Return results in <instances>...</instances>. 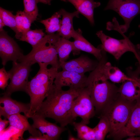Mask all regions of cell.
<instances>
[{
    "label": "cell",
    "mask_w": 140,
    "mask_h": 140,
    "mask_svg": "<svg viewBox=\"0 0 140 140\" xmlns=\"http://www.w3.org/2000/svg\"><path fill=\"white\" fill-rule=\"evenodd\" d=\"M12 64V68L8 71L10 82L4 94L10 96L15 92H25L31 66L24 62H13Z\"/></svg>",
    "instance_id": "obj_9"
},
{
    "label": "cell",
    "mask_w": 140,
    "mask_h": 140,
    "mask_svg": "<svg viewBox=\"0 0 140 140\" xmlns=\"http://www.w3.org/2000/svg\"><path fill=\"white\" fill-rule=\"evenodd\" d=\"M10 78V75L4 66L0 69V88L4 90L8 86V81Z\"/></svg>",
    "instance_id": "obj_30"
},
{
    "label": "cell",
    "mask_w": 140,
    "mask_h": 140,
    "mask_svg": "<svg viewBox=\"0 0 140 140\" xmlns=\"http://www.w3.org/2000/svg\"><path fill=\"white\" fill-rule=\"evenodd\" d=\"M61 16L59 11L55 12L51 17L40 21V22L44 25L45 31L48 34L59 31L61 25V20L60 19Z\"/></svg>",
    "instance_id": "obj_24"
},
{
    "label": "cell",
    "mask_w": 140,
    "mask_h": 140,
    "mask_svg": "<svg viewBox=\"0 0 140 140\" xmlns=\"http://www.w3.org/2000/svg\"><path fill=\"white\" fill-rule=\"evenodd\" d=\"M61 37L58 33L45 35L38 44L32 47L29 53L24 55L18 61L31 66L36 63H44L59 69L60 67L57 48Z\"/></svg>",
    "instance_id": "obj_4"
},
{
    "label": "cell",
    "mask_w": 140,
    "mask_h": 140,
    "mask_svg": "<svg viewBox=\"0 0 140 140\" xmlns=\"http://www.w3.org/2000/svg\"><path fill=\"white\" fill-rule=\"evenodd\" d=\"M82 34L79 29L75 31L73 37L74 39L73 41L74 47L73 55H78L80 51H82L92 54L99 61L102 57L104 51L101 45L95 47L83 37Z\"/></svg>",
    "instance_id": "obj_17"
},
{
    "label": "cell",
    "mask_w": 140,
    "mask_h": 140,
    "mask_svg": "<svg viewBox=\"0 0 140 140\" xmlns=\"http://www.w3.org/2000/svg\"><path fill=\"white\" fill-rule=\"evenodd\" d=\"M28 118L25 115H21L20 113L11 115L7 118L10 126L23 132L27 130L33 136L42 135V133L40 131L30 124L27 120Z\"/></svg>",
    "instance_id": "obj_20"
},
{
    "label": "cell",
    "mask_w": 140,
    "mask_h": 140,
    "mask_svg": "<svg viewBox=\"0 0 140 140\" xmlns=\"http://www.w3.org/2000/svg\"><path fill=\"white\" fill-rule=\"evenodd\" d=\"M30 118L33 121L32 126L38 129L43 134L47 135L51 140L58 139L61 134L67 130L65 127H59L48 121L45 118L38 114H34Z\"/></svg>",
    "instance_id": "obj_15"
},
{
    "label": "cell",
    "mask_w": 140,
    "mask_h": 140,
    "mask_svg": "<svg viewBox=\"0 0 140 140\" xmlns=\"http://www.w3.org/2000/svg\"><path fill=\"white\" fill-rule=\"evenodd\" d=\"M137 82L138 85L140 88V78H138L137 79Z\"/></svg>",
    "instance_id": "obj_38"
},
{
    "label": "cell",
    "mask_w": 140,
    "mask_h": 140,
    "mask_svg": "<svg viewBox=\"0 0 140 140\" xmlns=\"http://www.w3.org/2000/svg\"><path fill=\"white\" fill-rule=\"evenodd\" d=\"M93 129L95 140H104L110 130V124L107 117L104 115H101L98 123Z\"/></svg>",
    "instance_id": "obj_26"
},
{
    "label": "cell",
    "mask_w": 140,
    "mask_h": 140,
    "mask_svg": "<svg viewBox=\"0 0 140 140\" xmlns=\"http://www.w3.org/2000/svg\"><path fill=\"white\" fill-rule=\"evenodd\" d=\"M103 72L106 79L114 83H122L130 78L118 68L112 66L107 61L103 66Z\"/></svg>",
    "instance_id": "obj_21"
},
{
    "label": "cell",
    "mask_w": 140,
    "mask_h": 140,
    "mask_svg": "<svg viewBox=\"0 0 140 140\" xmlns=\"http://www.w3.org/2000/svg\"><path fill=\"white\" fill-rule=\"evenodd\" d=\"M15 41L4 29L0 31V56L3 66L9 61H19L23 56Z\"/></svg>",
    "instance_id": "obj_10"
},
{
    "label": "cell",
    "mask_w": 140,
    "mask_h": 140,
    "mask_svg": "<svg viewBox=\"0 0 140 140\" xmlns=\"http://www.w3.org/2000/svg\"><path fill=\"white\" fill-rule=\"evenodd\" d=\"M68 140H80L78 138H76L73 136L70 131L68 132Z\"/></svg>",
    "instance_id": "obj_33"
},
{
    "label": "cell",
    "mask_w": 140,
    "mask_h": 140,
    "mask_svg": "<svg viewBox=\"0 0 140 140\" xmlns=\"http://www.w3.org/2000/svg\"><path fill=\"white\" fill-rule=\"evenodd\" d=\"M0 116L7 118L10 116L20 113H23L27 117L30 109V103L25 104L12 99L10 96L4 94L0 98Z\"/></svg>",
    "instance_id": "obj_16"
},
{
    "label": "cell",
    "mask_w": 140,
    "mask_h": 140,
    "mask_svg": "<svg viewBox=\"0 0 140 140\" xmlns=\"http://www.w3.org/2000/svg\"><path fill=\"white\" fill-rule=\"evenodd\" d=\"M107 61L106 52H104L96 67L87 77L86 83L95 113L101 114L118 96V88L107 80L103 73V67Z\"/></svg>",
    "instance_id": "obj_2"
},
{
    "label": "cell",
    "mask_w": 140,
    "mask_h": 140,
    "mask_svg": "<svg viewBox=\"0 0 140 140\" xmlns=\"http://www.w3.org/2000/svg\"><path fill=\"white\" fill-rule=\"evenodd\" d=\"M121 34L124 38L119 40L107 36L102 30L97 32L96 34L101 41V45L104 50L111 54L117 60L128 52H133L135 55L138 47V44L134 45L123 33Z\"/></svg>",
    "instance_id": "obj_7"
},
{
    "label": "cell",
    "mask_w": 140,
    "mask_h": 140,
    "mask_svg": "<svg viewBox=\"0 0 140 140\" xmlns=\"http://www.w3.org/2000/svg\"><path fill=\"white\" fill-rule=\"evenodd\" d=\"M74 51L73 41L61 37L59 41L57 52L59 63L66 61L71 53Z\"/></svg>",
    "instance_id": "obj_22"
},
{
    "label": "cell",
    "mask_w": 140,
    "mask_h": 140,
    "mask_svg": "<svg viewBox=\"0 0 140 140\" xmlns=\"http://www.w3.org/2000/svg\"><path fill=\"white\" fill-rule=\"evenodd\" d=\"M38 3H41L44 4L50 5L51 0H37Z\"/></svg>",
    "instance_id": "obj_34"
},
{
    "label": "cell",
    "mask_w": 140,
    "mask_h": 140,
    "mask_svg": "<svg viewBox=\"0 0 140 140\" xmlns=\"http://www.w3.org/2000/svg\"><path fill=\"white\" fill-rule=\"evenodd\" d=\"M95 113L94 104L85 87L81 90L73 101L71 111V124L77 117H79L82 118L81 121L87 125Z\"/></svg>",
    "instance_id": "obj_8"
},
{
    "label": "cell",
    "mask_w": 140,
    "mask_h": 140,
    "mask_svg": "<svg viewBox=\"0 0 140 140\" xmlns=\"http://www.w3.org/2000/svg\"><path fill=\"white\" fill-rule=\"evenodd\" d=\"M24 12L32 23L36 20L38 15V3L37 0H23Z\"/></svg>",
    "instance_id": "obj_29"
},
{
    "label": "cell",
    "mask_w": 140,
    "mask_h": 140,
    "mask_svg": "<svg viewBox=\"0 0 140 140\" xmlns=\"http://www.w3.org/2000/svg\"><path fill=\"white\" fill-rule=\"evenodd\" d=\"M127 75L129 79L122 83L118 88L119 96L127 101L133 102L140 98V88L137 82V79L140 77V66H138L135 71L132 70L131 67L127 69Z\"/></svg>",
    "instance_id": "obj_11"
},
{
    "label": "cell",
    "mask_w": 140,
    "mask_h": 140,
    "mask_svg": "<svg viewBox=\"0 0 140 140\" xmlns=\"http://www.w3.org/2000/svg\"><path fill=\"white\" fill-rule=\"evenodd\" d=\"M59 11L62 18L60 29L58 33L61 37L69 40L73 38L75 31L73 27V18L75 17L79 18L80 13L77 11L70 13L63 9H61Z\"/></svg>",
    "instance_id": "obj_19"
},
{
    "label": "cell",
    "mask_w": 140,
    "mask_h": 140,
    "mask_svg": "<svg viewBox=\"0 0 140 140\" xmlns=\"http://www.w3.org/2000/svg\"><path fill=\"white\" fill-rule=\"evenodd\" d=\"M136 101H127L118 95L101 114L109 121L110 127L109 137L116 139L127 124Z\"/></svg>",
    "instance_id": "obj_5"
},
{
    "label": "cell",
    "mask_w": 140,
    "mask_h": 140,
    "mask_svg": "<svg viewBox=\"0 0 140 140\" xmlns=\"http://www.w3.org/2000/svg\"><path fill=\"white\" fill-rule=\"evenodd\" d=\"M45 35L42 30L30 29L21 37L19 40L31 44L32 47L38 44Z\"/></svg>",
    "instance_id": "obj_27"
},
{
    "label": "cell",
    "mask_w": 140,
    "mask_h": 140,
    "mask_svg": "<svg viewBox=\"0 0 140 140\" xmlns=\"http://www.w3.org/2000/svg\"><path fill=\"white\" fill-rule=\"evenodd\" d=\"M9 123V120L6 119L2 120L0 117V132L2 133L5 130V128Z\"/></svg>",
    "instance_id": "obj_32"
},
{
    "label": "cell",
    "mask_w": 140,
    "mask_h": 140,
    "mask_svg": "<svg viewBox=\"0 0 140 140\" xmlns=\"http://www.w3.org/2000/svg\"><path fill=\"white\" fill-rule=\"evenodd\" d=\"M82 89L69 88L67 90H64L62 88L55 85L35 114L45 118H52L63 127L71 124L70 115L72 105Z\"/></svg>",
    "instance_id": "obj_1"
},
{
    "label": "cell",
    "mask_w": 140,
    "mask_h": 140,
    "mask_svg": "<svg viewBox=\"0 0 140 140\" xmlns=\"http://www.w3.org/2000/svg\"><path fill=\"white\" fill-rule=\"evenodd\" d=\"M105 10H111L117 12L123 19L124 24L119 25L115 18L110 22L109 30L118 31L121 34L127 32L135 17L140 14V0H109Z\"/></svg>",
    "instance_id": "obj_6"
},
{
    "label": "cell",
    "mask_w": 140,
    "mask_h": 140,
    "mask_svg": "<svg viewBox=\"0 0 140 140\" xmlns=\"http://www.w3.org/2000/svg\"><path fill=\"white\" fill-rule=\"evenodd\" d=\"M136 57L139 61V62H140V50L138 52Z\"/></svg>",
    "instance_id": "obj_37"
},
{
    "label": "cell",
    "mask_w": 140,
    "mask_h": 140,
    "mask_svg": "<svg viewBox=\"0 0 140 140\" xmlns=\"http://www.w3.org/2000/svg\"><path fill=\"white\" fill-rule=\"evenodd\" d=\"M72 124L77 131L78 138L80 140H95L93 128L88 127L81 121L80 122L74 121Z\"/></svg>",
    "instance_id": "obj_25"
},
{
    "label": "cell",
    "mask_w": 140,
    "mask_h": 140,
    "mask_svg": "<svg viewBox=\"0 0 140 140\" xmlns=\"http://www.w3.org/2000/svg\"><path fill=\"white\" fill-rule=\"evenodd\" d=\"M40 69L36 75L29 81L25 92L30 96V109L27 117L35 114L39 106L55 86L54 81L58 69L52 67L47 68L48 64L38 63Z\"/></svg>",
    "instance_id": "obj_3"
},
{
    "label": "cell",
    "mask_w": 140,
    "mask_h": 140,
    "mask_svg": "<svg viewBox=\"0 0 140 140\" xmlns=\"http://www.w3.org/2000/svg\"><path fill=\"white\" fill-rule=\"evenodd\" d=\"M0 17H1L5 25L9 27L15 33L16 38L18 35L15 18V16L12 12L0 7Z\"/></svg>",
    "instance_id": "obj_28"
},
{
    "label": "cell",
    "mask_w": 140,
    "mask_h": 140,
    "mask_svg": "<svg viewBox=\"0 0 140 140\" xmlns=\"http://www.w3.org/2000/svg\"><path fill=\"white\" fill-rule=\"evenodd\" d=\"M138 27L140 28V24L139 25Z\"/></svg>",
    "instance_id": "obj_39"
},
{
    "label": "cell",
    "mask_w": 140,
    "mask_h": 140,
    "mask_svg": "<svg viewBox=\"0 0 140 140\" xmlns=\"http://www.w3.org/2000/svg\"><path fill=\"white\" fill-rule=\"evenodd\" d=\"M126 140H140V137L136 136H132L128 137Z\"/></svg>",
    "instance_id": "obj_35"
},
{
    "label": "cell",
    "mask_w": 140,
    "mask_h": 140,
    "mask_svg": "<svg viewBox=\"0 0 140 140\" xmlns=\"http://www.w3.org/2000/svg\"><path fill=\"white\" fill-rule=\"evenodd\" d=\"M87 78L85 74L62 70L57 73L54 84L60 88L68 86L71 88L82 89L86 87Z\"/></svg>",
    "instance_id": "obj_12"
},
{
    "label": "cell",
    "mask_w": 140,
    "mask_h": 140,
    "mask_svg": "<svg viewBox=\"0 0 140 140\" xmlns=\"http://www.w3.org/2000/svg\"><path fill=\"white\" fill-rule=\"evenodd\" d=\"M138 136H140V98L136 101L127 124L116 140Z\"/></svg>",
    "instance_id": "obj_14"
},
{
    "label": "cell",
    "mask_w": 140,
    "mask_h": 140,
    "mask_svg": "<svg viewBox=\"0 0 140 140\" xmlns=\"http://www.w3.org/2000/svg\"><path fill=\"white\" fill-rule=\"evenodd\" d=\"M5 26L2 18L0 17V31L3 30V27Z\"/></svg>",
    "instance_id": "obj_36"
},
{
    "label": "cell",
    "mask_w": 140,
    "mask_h": 140,
    "mask_svg": "<svg viewBox=\"0 0 140 140\" xmlns=\"http://www.w3.org/2000/svg\"><path fill=\"white\" fill-rule=\"evenodd\" d=\"M18 35L16 39L19 40L21 37L30 29L31 20L24 11H18L15 15Z\"/></svg>",
    "instance_id": "obj_23"
},
{
    "label": "cell",
    "mask_w": 140,
    "mask_h": 140,
    "mask_svg": "<svg viewBox=\"0 0 140 140\" xmlns=\"http://www.w3.org/2000/svg\"><path fill=\"white\" fill-rule=\"evenodd\" d=\"M72 4L78 11L88 20L92 25L94 24V9L99 7L100 3L94 0H61Z\"/></svg>",
    "instance_id": "obj_18"
},
{
    "label": "cell",
    "mask_w": 140,
    "mask_h": 140,
    "mask_svg": "<svg viewBox=\"0 0 140 140\" xmlns=\"http://www.w3.org/2000/svg\"><path fill=\"white\" fill-rule=\"evenodd\" d=\"M98 64V61L92 60L87 56L82 55L77 58L60 63V65L62 70L85 74L94 70Z\"/></svg>",
    "instance_id": "obj_13"
},
{
    "label": "cell",
    "mask_w": 140,
    "mask_h": 140,
    "mask_svg": "<svg viewBox=\"0 0 140 140\" xmlns=\"http://www.w3.org/2000/svg\"><path fill=\"white\" fill-rule=\"evenodd\" d=\"M43 135L38 136H30L25 139L27 140H51L50 138L47 135L43 134Z\"/></svg>",
    "instance_id": "obj_31"
}]
</instances>
